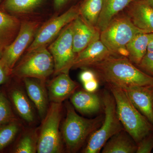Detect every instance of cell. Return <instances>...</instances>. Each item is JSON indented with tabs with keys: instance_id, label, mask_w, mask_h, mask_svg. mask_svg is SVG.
I'll return each mask as SVG.
<instances>
[{
	"instance_id": "1",
	"label": "cell",
	"mask_w": 153,
	"mask_h": 153,
	"mask_svg": "<svg viewBox=\"0 0 153 153\" xmlns=\"http://www.w3.org/2000/svg\"><path fill=\"white\" fill-rule=\"evenodd\" d=\"M88 68L106 84L122 88L153 85V77L141 70L128 57L111 56Z\"/></svg>"
},
{
	"instance_id": "2",
	"label": "cell",
	"mask_w": 153,
	"mask_h": 153,
	"mask_svg": "<svg viewBox=\"0 0 153 153\" xmlns=\"http://www.w3.org/2000/svg\"><path fill=\"white\" fill-rule=\"evenodd\" d=\"M114 97L118 117L124 129L137 144L153 131V125L135 107L122 88L107 84Z\"/></svg>"
},
{
	"instance_id": "3",
	"label": "cell",
	"mask_w": 153,
	"mask_h": 153,
	"mask_svg": "<svg viewBox=\"0 0 153 153\" xmlns=\"http://www.w3.org/2000/svg\"><path fill=\"white\" fill-rule=\"evenodd\" d=\"M66 117L63 122L61 136L67 152L76 153L90 136L100 126L104 117L85 118L78 114L69 102L66 103Z\"/></svg>"
},
{
	"instance_id": "4",
	"label": "cell",
	"mask_w": 153,
	"mask_h": 153,
	"mask_svg": "<svg viewBox=\"0 0 153 153\" xmlns=\"http://www.w3.org/2000/svg\"><path fill=\"white\" fill-rule=\"evenodd\" d=\"M102 100L104 109V119L100 126L88 140L83 153H99L111 137L124 129L118 117L114 97L109 89L103 91Z\"/></svg>"
},
{
	"instance_id": "5",
	"label": "cell",
	"mask_w": 153,
	"mask_h": 153,
	"mask_svg": "<svg viewBox=\"0 0 153 153\" xmlns=\"http://www.w3.org/2000/svg\"><path fill=\"white\" fill-rule=\"evenodd\" d=\"M62 103L51 102L38 129L37 152L59 153L63 150V140L60 131L62 118Z\"/></svg>"
},
{
	"instance_id": "6",
	"label": "cell",
	"mask_w": 153,
	"mask_h": 153,
	"mask_svg": "<svg viewBox=\"0 0 153 153\" xmlns=\"http://www.w3.org/2000/svg\"><path fill=\"white\" fill-rule=\"evenodd\" d=\"M53 57L46 46L28 52L11 74L20 78H33L45 80L54 73Z\"/></svg>"
},
{
	"instance_id": "7",
	"label": "cell",
	"mask_w": 153,
	"mask_h": 153,
	"mask_svg": "<svg viewBox=\"0 0 153 153\" xmlns=\"http://www.w3.org/2000/svg\"><path fill=\"white\" fill-rule=\"evenodd\" d=\"M147 33L137 27L127 15L116 16L100 32V39L115 56L137 35Z\"/></svg>"
},
{
	"instance_id": "8",
	"label": "cell",
	"mask_w": 153,
	"mask_h": 153,
	"mask_svg": "<svg viewBox=\"0 0 153 153\" xmlns=\"http://www.w3.org/2000/svg\"><path fill=\"white\" fill-rule=\"evenodd\" d=\"M48 50L54 60L56 75L68 73L73 67L76 55L73 50L72 22L66 25L59 36L50 44Z\"/></svg>"
},
{
	"instance_id": "9",
	"label": "cell",
	"mask_w": 153,
	"mask_h": 153,
	"mask_svg": "<svg viewBox=\"0 0 153 153\" xmlns=\"http://www.w3.org/2000/svg\"><path fill=\"white\" fill-rule=\"evenodd\" d=\"M79 15V7L73 6L64 13L49 20L36 33L34 40L28 48L27 52L46 46L60 33L63 28Z\"/></svg>"
},
{
	"instance_id": "10",
	"label": "cell",
	"mask_w": 153,
	"mask_h": 153,
	"mask_svg": "<svg viewBox=\"0 0 153 153\" xmlns=\"http://www.w3.org/2000/svg\"><path fill=\"white\" fill-rule=\"evenodd\" d=\"M38 26L36 22H27L22 23L16 37L4 51L0 60L10 75L20 56L36 35Z\"/></svg>"
},
{
	"instance_id": "11",
	"label": "cell",
	"mask_w": 153,
	"mask_h": 153,
	"mask_svg": "<svg viewBox=\"0 0 153 153\" xmlns=\"http://www.w3.org/2000/svg\"><path fill=\"white\" fill-rule=\"evenodd\" d=\"M73 50L76 54L81 52L91 42L100 38V32L79 15L72 22Z\"/></svg>"
},
{
	"instance_id": "12",
	"label": "cell",
	"mask_w": 153,
	"mask_h": 153,
	"mask_svg": "<svg viewBox=\"0 0 153 153\" xmlns=\"http://www.w3.org/2000/svg\"><path fill=\"white\" fill-rule=\"evenodd\" d=\"M123 88L135 107L153 125V85Z\"/></svg>"
},
{
	"instance_id": "13",
	"label": "cell",
	"mask_w": 153,
	"mask_h": 153,
	"mask_svg": "<svg viewBox=\"0 0 153 153\" xmlns=\"http://www.w3.org/2000/svg\"><path fill=\"white\" fill-rule=\"evenodd\" d=\"M113 56L115 55L105 47L100 38H97L77 54L73 68H88Z\"/></svg>"
},
{
	"instance_id": "14",
	"label": "cell",
	"mask_w": 153,
	"mask_h": 153,
	"mask_svg": "<svg viewBox=\"0 0 153 153\" xmlns=\"http://www.w3.org/2000/svg\"><path fill=\"white\" fill-rule=\"evenodd\" d=\"M134 25L147 33H153V8L145 0H133L125 9Z\"/></svg>"
},
{
	"instance_id": "15",
	"label": "cell",
	"mask_w": 153,
	"mask_h": 153,
	"mask_svg": "<svg viewBox=\"0 0 153 153\" xmlns=\"http://www.w3.org/2000/svg\"><path fill=\"white\" fill-rule=\"evenodd\" d=\"M23 79L27 94L43 120L47 114L49 105L48 91L44 80L28 77Z\"/></svg>"
},
{
	"instance_id": "16",
	"label": "cell",
	"mask_w": 153,
	"mask_h": 153,
	"mask_svg": "<svg viewBox=\"0 0 153 153\" xmlns=\"http://www.w3.org/2000/svg\"><path fill=\"white\" fill-rule=\"evenodd\" d=\"M78 87L79 85L70 78L68 73L57 74L47 86L49 100L51 102L62 103L71 97Z\"/></svg>"
},
{
	"instance_id": "17",
	"label": "cell",
	"mask_w": 153,
	"mask_h": 153,
	"mask_svg": "<svg viewBox=\"0 0 153 153\" xmlns=\"http://www.w3.org/2000/svg\"><path fill=\"white\" fill-rule=\"evenodd\" d=\"M70 100L75 109L85 114L99 112L102 104L100 97L95 92H88L84 89L75 91L70 97Z\"/></svg>"
},
{
	"instance_id": "18",
	"label": "cell",
	"mask_w": 153,
	"mask_h": 153,
	"mask_svg": "<svg viewBox=\"0 0 153 153\" xmlns=\"http://www.w3.org/2000/svg\"><path fill=\"white\" fill-rule=\"evenodd\" d=\"M9 97L16 111L21 118L28 123L34 122L35 111L30 99L22 88H12L9 92Z\"/></svg>"
},
{
	"instance_id": "19",
	"label": "cell",
	"mask_w": 153,
	"mask_h": 153,
	"mask_svg": "<svg viewBox=\"0 0 153 153\" xmlns=\"http://www.w3.org/2000/svg\"><path fill=\"white\" fill-rule=\"evenodd\" d=\"M137 150V143L123 129L111 137L101 151L102 153H134Z\"/></svg>"
},
{
	"instance_id": "20",
	"label": "cell",
	"mask_w": 153,
	"mask_h": 153,
	"mask_svg": "<svg viewBox=\"0 0 153 153\" xmlns=\"http://www.w3.org/2000/svg\"><path fill=\"white\" fill-rule=\"evenodd\" d=\"M133 0H103L102 9L96 27L100 32L104 30L110 22L126 8Z\"/></svg>"
},
{
	"instance_id": "21",
	"label": "cell",
	"mask_w": 153,
	"mask_h": 153,
	"mask_svg": "<svg viewBox=\"0 0 153 153\" xmlns=\"http://www.w3.org/2000/svg\"><path fill=\"white\" fill-rule=\"evenodd\" d=\"M153 33L137 34L126 45L129 52L128 58L136 66L137 65L147 52L149 42Z\"/></svg>"
},
{
	"instance_id": "22",
	"label": "cell",
	"mask_w": 153,
	"mask_h": 153,
	"mask_svg": "<svg viewBox=\"0 0 153 153\" xmlns=\"http://www.w3.org/2000/svg\"><path fill=\"white\" fill-rule=\"evenodd\" d=\"M21 25L16 17L0 10V40L6 48L16 37Z\"/></svg>"
},
{
	"instance_id": "23",
	"label": "cell",
	"mask_w": 153,
	"mask_h": 153,
	"mask_svg": "<svg viewBox=\"0 0 153 153\" xmlns=\"http://www.w3.org/2000/svg\"><path fill=\"white\" fill-rule=\"evenodd\" d=\"M43 0H4L2 9L12 14L30 13L38 7Z\"/></svg>"
},
{
	"instance_id": "24",
	"label": "cell",
	"mask_w": 153,
	"mask_h": 153,
	"mask_svg": "<svg viewBox=\"0 0 153 153\" xmlns=\"http://www.w3.org/2000/svg\"><path fill=\"white\" fill-rule=\"evenodd\" d=\"M102 5L103 0H84L79 7L80 15L91 25L96 27Z\"/></svg>"
},
{
	"instance_id": "25",
	"label": "cell",
	"mask_w": 153,
	"mask_h": 153,
	"mask_svg": "<svg viewBox=\"0 0 153 153\" xmlns=\"http://www.w3.org/2000/svg\"><path fill=\"white\" fill-rule=\"evenodd\" d=\"M38 129H30L25 132L20 138L15 148L16 153H35L37 152Z\"/></svg>"
},
{
	"instance_id": "26",
	"label": "cell",
	"mask_w": 153,
	"mask_h": 153,
	"mask_svg": "<svg viewBox=\"0 0 153 153\" xmlns=\"http://www.w3.org/2000/svg\"><path fill=\"white\" fill-rule=\"evenodd\" d=\"M21 128L16 120L0 126V150L4 149L13 140Z\"/></svg>"
},
{
	"instance_id": "27",
	"label": "cell",
	"mask_w": 153,
	"mask_h": 153,
	"mask_svg": "<svg viewBox=\"0 0 153 153\" xmlns=\"http://www.w3.org/2000/svg\"><path fill=\"white\" fill-rule=\"evenodd\" d=\"M17 120L5 94L0 91V126Z\"/></svg>"
},
{
	"instance_id": "28",
	"label": "cell",
	"mask_w": 153,
	"mask_h": 153,
	"mask_svg": "<svg viewBox=\"0 0 153 153\" xmlns=\"http://www.w3.org/2000/svg\"><path fill=\"white\" fill-rule=\"evenodd\" d=\"M136 66L144 73L153 77V52H147Z\"/></svg>"
},
{
	"instance_id": "29",
	"label": "cell",
	"mask_w": 153,
	"mask_h": 153,
	"mask_svg": "<svg viewBox=\"0 0 153 153\" xmlns=\"http://www.w3.org/2000/svg\"><path fill=\"white\" fill-rule=\"evenodd\" d=\"M153 149V131L137 144V153H150Z\"/></svg>"
},
{
	"instance_id": "30",
	"label": "cell",
	"mask_w": 153,
	"mask_h": 153,
	"mask_svg": "<svg viewBox=\"0 0 153 153\" xmlns=\"http://www.w3.org/2000/svg\"><path fill=\"white\" fill-rule=\"evenodd\" d=\"M79 79L82 83L88 82L92 79L98 78L94 71L89 68H85L80 73Z\"/></svg>"
},
{
	"instance_id": "31",
	"label": "cell",
	"mask_w": 153,
	"mask_h": 153,
	"mask_svg": "<svg viewBox=\"0 0 153 153\" xmlns=\"http://www.w3.org/2000/svg\"><path fill=\"white\" fill-rule=\"evenodd\" d=\"M82 84L84 90L90 92H95L98 89L99 86L98 78L92 79Z\"/></svg>"
},
{
	"instance_id": "32",
	"label": "cell",
	"mask_w": 153,
	"mask_h": 153,
	"mask_svg": "<svg viewBox=\"0 0 153 153\" xmlns=\"http://www.w3.org/2000/svg\"><path fill=\"white\" fill-rule=\"evenodd\" d=\"M9 75V72L0 60V85L6 81L7 77Z\"/></svg>"
},
{
	"instance_id": "33",
	"label": "cell",
	"mask_w": 153,
	"mask_h": 153,
	"mask_svg": "<svg viewBox=\"0 0 153 153\" xmlns=\"http://www.w3.org/2000/svg\"><path fill=\"white\" fill-rule=\"evenodd\" d=\"M69 0H54L55 8L56 10H59L63 7Z\"/></svg>"
},
{
	"instance_id": "34",
	"label": "cell",
	"mask_w": 153,
	"mask_h": 153,
	"mask_svg": "<svg viewBox=\"0 0 153 153\" xmlns=\"http://www.w3.org/2000/svg\"><path fill=\"white\" fill-rule=\"evenodd\" d=\"M147 52H153V34L152 37L148 44Z\"/></svg>"
},
{
	"instance_id": "35",
	"label": "cell",
	"mask_w": 153,
	"mask_h": 153,
	"mask_svg": "<svg viewBox=\"0 0 153 153\" xmlns=\"http://www.w3.org/2000/svg\"><path fill=\"white\" fill-rule=\"evenodd\" d=\"M6 48V47L3 44L2 42L0 40V59L1 58L3 53H4V50H5Z\"/></svg>"
},
{
	"instance_id": "36",
	"label": "cell",
	"mask_w": 153,
	"mask_h": 153,
	"mask_svg": "<svg viewBox=\"0 0 153 153\" xmlns=\"http://www.w3.org/2000/svg\"><path fill=\"white\" fill-rule=\"evenodd\" d=\"M145 1L153 8V0H145Z\"/></svg>"
},
{
	"instance_id": "37",
	"label": "cell",
	"mask_w": 153,
	"mask_h": 153,
	"mask_svg": "<svg viewBox=\"0 0 153 153\" xmlns=\"http://www.w3.org/2000/svg\"><path fill=\"white\" fill-rule=\"evenodd\" d=\"M2 1V0H0V3H1V2Z\"/></svg>"
}]
</instances>
